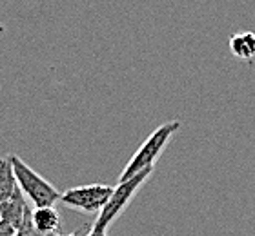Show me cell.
Here are the masks:
<instances>
[{
    "mask_svg": "<svg viewBox=\"0 0 255 236\" xmlns=\"http://www.w3.org/2000/svg\"><path fill=\"white\" fill-rule=\"evenodd\" d=\"M153 171H155V167H146V169H142V171H138L133 178L119 182V185L113 187L110 198H108V202L101 209L99 216H97L93 227H99V229L108 231V227L112 226L113 222L123 215L128 205L131 204V200L135 198V194L138 193V189L148 182L149 176L153 174Z\"/></svg>",
    "mask_w": 255,
    "mask_h": 236,
    "instance_id": "obj_3",
    "label": "cell"
},
{
    "mask_svg": "<svg viewBox=\"0 0 255 236\" xmlns=\"http://www.w3.org/2000/svg\"><path fill=\"white\" fill-rule=\"evenodd\" d=\"M9 162L13 167L16 185L31 204V207H55L60 200V193L48 180L42 178L37 171H33L18 155H9Z\"/></svg>",
    "mask_w": 255,
    "mask_h": 236,
    "instance_id": "obj_1",
    "label": "cell"
},
{
    "mask_svg": "<svg viewBox=\"0 0 255 236\" xmlns=\"http://www.w3.org/2000/svg\"><path fill=\"white\" fill-rule=\"evenodd\" d=\"M108 231H104V229H99V227H91L90 233L86 236H106Z\"/></svg>",
    "mask_w": 255,
    "mask_h": 236,
    "instance_id": "obj_10",
    "label": "cell"
},
{
    "mask_svg": "<svg viewBox=\"0 0 255 236\" xmlns=\"http://www.w3.org/2000/svg\"><path fill=\"white\" fill-rule=\"evenodd\" d=\"M31 222L38 233L60 236V215L55 207H35L31 213Z\"/></svg>",
    "mask_w": 255,
    "mask_h": 236,
    "instance_id": "obj_6",
    "label": "cell"
},
{
    "mask_svg": "<svg viewBox=\"0 0 255 236\" xmlns=\"http://www.w3.org/2000/svg\"><path fill=\"white\" fill-rule=\"evenodd\" d=\"M16 189V180L13 174V167H11L9 158L4 157L0 158V202H4L15 193Z\"/></svg>",
    "mask_w": 255,
    "mask_h": 236,
    "instance_id": "obj_8",
    "label": "cell"
},
{
    "mask_svg": "<svg viewBox=\"0 0 255 236\" xmlns=\"http://www.w3.org/2000/svg\"><path fill=\"white\" fill-rule=\"evenodd\" d=\"M0 220H2V218H0Z\"/></svg>",
    "mask_w": 255,
    "mask_h": 236,
    "instance_id": "obj_13",
    "label": "cell"
},
{
    "mask_svg": "<svg viewBox=\"0 0 255 236\" xmlns=\"http://www.w3.org/2000/svg\"><path fill=\"white\" fill-rule=\"evenodd\" d=\"M15 227L9 226L7 222L0 220V236H15Z\"/></svg>",
    "mask_w": 255,
    "mask_h": 236,
    "instance_id": "obj_9",
    "label": "cell"
},
{
    "mask_svg": "<svg viewBox=\"0 0 255 236\" xmlns=\"http://www.w3.org/2000/svg\"><path fill=\"white\" fill-rule=\"evenodd\" d=\"M230 51L239 62H252L255 58V33H237L230 38Z\"/></svg>",
    "mask_w": 255,
    "mask_h": 236,
    "instance_id": "obj_7",
    "label": "cell"
},
{
    "mask_svg": "<svg viewBox=\"0 0 255 236\" xmlns=\"http://www.w3.org/2000/svg\"><path fill=\"white\" fill-rule=\"evenodd\" d=\"M4 35H5V26L0 22V37H4Z\"/></svg>",
    "mask_w": 255,
    "mask_h": 236,
    "instance_id": "obj_11",
    "label": "cell"
},
{
    "mask_svg": "<svg viewBox=\"0 0 255 236\" xmlns=\"http://www.w3.org/2000/svg\"><path fill=\"white\" fill-rule=\"evenodd\" d=\"M181 129V122L171 120L166 122L162 126H159L146 140L142 142V146L138 147V151L131 157V160L128 162L124 171L119 176V182L133 178L138 171H142L146 167H155V163L159 160V157L164 153L166 146L170 144L171 137Z\"/></svg>",
    "mask_w": 255,
    "mask_h": 236,
    "instance_id": "obj_2",
    "label": "cell"
},
{
    "mask_svg": "<svg viewBox=\"0 0 255 236\" xmlns=\"http://www.w3.org/2000/svg\"><path fill=\"white\" fill-rule=\"evenodd\" d=\"M29 209H31V204L27 202L26 196L22 194V191L18 189V185H16L15 193L11 194L7 200L0 202V218L4 222H7L9 226L15 227V231H16V227L22 224L24 216H26V213Z\"/></svg>",
    "mask_w": 255,
    "mask_h": 236,
    "instance_id": "obj_5",
    "label": "cell"
},
{
    "mask_svg": "<svg viewBox=\"0 0 255 236\" xmlns=\"http://www.w3.org/2000/svg\"><path fill=\"white\" fill-rule=\"evenodd\" d=\"M68 236H79V235H77V233H73V235H68Z\"/></svg>",
    "mask_w": 255,
    "mask_h": 236,
    "instance_id": "obj_12",
    "label": "cell"
},
{
    "mask_svg": "<svg viewBox=\"0 0 255 236\" xmlns=\"http://www.w3.org/2000/svg\"><path fill=\"white\" fill-rule=\"evenodd\" d=\"M113 187L106 184H90L69 187L68 191L60 193V204L69 209L80 211L84 215H99L104 204L108 202Z\"/></svg>",
    "mask_w": 255,
    "mask_h": 236,
    "instance_id": "obj_4",
    "label": "cell"
}]
</instances>
